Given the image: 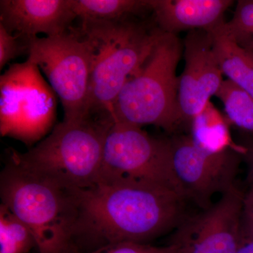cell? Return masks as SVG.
<instances>
[{
    "label": "cell",
    "mask_w": 253,
    "mask_h": 253,
    "mask_svg": "<svg viewBox=\"0 0 253 253\" xmlns=\"http://www.w3.org/2000/svg\"><path fill=\"white\" fill-rule=\"evenodd\" d=\"M172 168L181 193L202 210L212 206L213 196L235 185L242 154L234 149L211 154L200 149L190 136L170 139Z\"/></svg>",
    "instance_id": "obj_9"
},
{
    "label": "cell",
    "mask_w": 253,
    "mask_h": 253,
    "mask_svg": "<svg viewBox=\"0 0 253 253\" xmlns=\"http://www.w3.org/2000/svg\"><path fill=\"white\" fill-rule=\"evenodd\" d=\"M231 0H149L159 29L175 34L189 30L209 31L224 21Z\"/></svg>",
    "instance_id": "obj_13"
},
{
    "label": "cell",
    "mask_w": 253,
    "mask_h": 253,
    "mask_svg": "<svg viewBox=\"0 0 253 253\" xmlns=\"http://www.w3.org/2000/svg\"><path fill=\"white\" fill-rule=\"evenodd\" d=\"M185 66L179 77V104L183 122H191L215 96L223 73L213 49L211 33L189 32L184 40Z\"/></svg>",
    "instance_id": "obj_11"
},
{
    "label": "cell",
    "mask_w": 253,
    "mask_h": 253,
    "mask_svg": "<svg viewBox=\"0 0 253 253\" xmlns=\"http://www.w3.org/2000/svg\"><path fill=\"white\" fill-rule=\"evenodd\" d=\"M64 253H181V250L179 246L173 244L154 246L148 244L123 242L105 245L89 252H84L71 244Z\"/></svg>",
    "instance_id": "obj_20"
},
{
    "label": "cell",
    "mask_w": 253,
    "mask_h": 253,
    "mask_svg": "<svg viewBox=\"0 0 253 253\" xmlns=\"http://www.w3.org/2000/svg\"><path fill=\"white\" fill-rule=\"evenodd\" d=\"M224 21L207 31L223 74L253 97V59L223 28Z\"/></svg>",
    "instance_id": "obj_14"
},
{
    "label": "cell",
    "mask_w": 253,
    "mask_h": 253,
    "mask_svg": "<svg viewBox=\"0 0 253 253\" xmlns=\"http://www.w3.org/2000/svg\"><path fill=\"white\" fill-rule=\"evenodd\" d=\"M236 253H253V241L241 240Z\"/></svg>",
    "instance_id": "obj_24"
},
{
    "label": "cell",
    "mask_w": 253,
    "mask_h": 253,
    "mask_svg": "<svg viewBox=\"0 0 253 253\" xmlns=\"http://www.w3.org/2000/svg\"><path fill=\"white\" fill-rule=\"evenodd\" d=\"M56 94L30 59L0 77V133L27 145L42 140L56 120Z\"/></svg>",
    "instance_id": "obj_6"
},
{
    "label": "cell",
    "mask_w": 253,
    "mask_h": 253,
    "mask_svg": "<svg viewBox=\"0 0 253 253\" xmlns=\"http://www.w3.org/2000/svg\"><path fill=\"white\" fill-rule=\"evenodd\" d=\"M28 59L47 78L59 96L64 111L63 120L91 116L89 113L92 55L91 46L78 28L61 36L31 40Z\"/></svg>",
    "instance_id": "obj_7"
},
{
    "label": "cell",
    "mask_w": 253,
    "mask_h": 253,
    "mask_svg": "<svg viewBox=\"0 0 253 253\" xmlns=\"http://www.w3.org/2000/svg\"><path fill=\"white\" fill-rule=\"evenodd\" d=\"M112 121L89 116L63 120L26 153L8 156L24 167L71 190L97 184L102 168L105 137Z\"/></svg>",
    "instance_id": "obj_4"
},
{
    "label": "cell",
    "mask_w": 253,
    "mask_h": 253,
    "mask_svg": "<svg viewBox=\"0 0 253 253\" xmlns=\"http://www.w3.org/2000/svg\"><path fill=\"white\" fill-rule=\"evenodd\" d=\"M91 46L89 113L111 119L113 104L126 81L144 65L161 30L131 20L81 21L78 28Z\"/></svg>",
    "instance_id": "obj_3"
},
{
    "label": "cell",
    "mask_w": 253,
    "mask_h": 253,
    "mask_svg": "<svg viewBox=\"0 0 253 253\" xmlns=\"http://www.w3.org/2000/svg\"><path fill=\"white\" fill-rule=\"evenodd\" d=\"M73 191L78 210L73 239L83 236L97 248L123 242L148 244L185 219L186 199L156 183L120 178Z\"/></svg>",
    "instance_id": "obj_1"
},
{
    "label": "cell",
    "mask_w": 253,
    "mask_h": 253,
    "mask_svg": "<svg viewBox=\"0 0 253 253\" xmlns=\"http://www.w3.org/2000/svg\"><path fill=\"white\" fill-rule=\"evenodd\" d=\"M215 96L224 105L228 122L253 133V97L229 80L223 81Z\"/></svg>",
    "instance_id": "obj_17"
},
{
    "label": "cell",
    "mask_w": 253,
    "mask_h": 253,
    "mask_svg": "<svg viewBox=\"0 0 253 253\" xmlns=\"http://www.w3.org/2000/svg\"><path fill=\"white\" fill-rule=\"evenodd\" d=\"M241 46L247 51V52L251 55V57L253 59V39L247 42L244 43V44Z\"/></svg>",
    "instance_id": "obj_25"
},
{
    "label": "cell",
    "mask_w": 253,
    "mask_h": 253,
    "mask_svg": "<svg viewBox=\"0 0 253 253\" xmlns=\"http://www.w3.org/2000/svg\"><path fill=\"white\" fill-rule=\"evenodd\" d=\"M182 46L175 34L161 31L152 52L126 81L113 104L111 120L141 126L153 125L168 132L184 123L176 75Z\"/></svg>",
    "instance_id": "obj_5"
},
{
    "label": "cell",
    "mask_w": 253,
    "mask_h": 253,
    "mask_svg": "<svg viewBox=\"0 0 253 253\" xmlns=\"http://www.w3.org/2000/svg\"><path fill=\"white\" fill-rule=\"evenodd\" d=\"M241 238L253 241V187L244 195L241 219Z\"/></svg>",
    "instance_id": "obj_22"
},
{
    "label": "cell",
    "mask_w": 253,
    "mask_h": 253,
    "mask_svg": "<svg viewBox=\"0 0 253 253\" xmlns=\"http://www.w3.org/2000/svg\"><path fill=\"white\" fill-rule=\"evenodd\" d=\"M228 121L211 101L191 121L190 137L200 149L218 154L234 149L246 154L245 146L236 144L231 138Z\"/></svg>",
    "instance_id": "obj_15"
},
{
    "label": "cell",
    "mask_w": 253,
    "mask_h": 253,
    "mask_svg": "<svg viewBox=\"0 0 253 253\" xmlns=\"http://www.w3.org/2000/svg\"><path fill=\"white\" fill-rule=\"evenodd\" d=\"M73 0H1L0 24L30 43L39 34H64L76 19Z\"/></svg>",
    "instance_id": "obj_12"
},
{
    "label": "cell",
    "mask_w": 253,
    "mask_h": 253,
    "mask_svg": "<svg viewBox=\"0 0 253 253\" xmlns=\"http://www.w3.org/2000/svg\"><path fill=\"white\" fill-rule=\"evenodd\" d=\"M246 149V153L244 156L247 157L249 164V180L250 186L253 187V141L248 146H245Z\"/></svg>",
    "instance_id": "obj_23"
},
{
    "label": "cell",
    "mask_w": 253,
    "mask_h": 253,
    "mask_svg": "<svg viewBox=\"0 0 253 253\" xmlns=\"http://www.w3.org/2000/svg\"><path fill=\"white\" fill-rule=\"evenodd\" d=\"M29 42L20 37L10 33L0 24V68L6 63L26 52L28 54Z\"/></svg>",
    "instance_id": "obj_21"
},
{
    "label": "cell",
    "mask_w": 253,
    "mask_h": 253,
    "mask_svg": "<svg viewBox=\"0 0 253 253\" xmlns=\"http://www.w3.org/2000/svg\"><path fill=\"white\" fill-rule=\"evenodd\" d=\"M244 198L234 186L211 207L185 218L170 244L179 246L181 253H236Z\"/></svg>",
    "instance_id": "obj_10"
},
{
    "label": "cell",
    "mask_w": 253,
    "mask_h": 253,
    "mask_svg": "<svg viewBox=\"0 0 253 253\" xmlns=\"http://www.w3.org/2000/svg\"><path fill=\"white\" fill-rule=\"evenodd\" d=\"M120 178L161 184L182 196L172 171L170 139L156 138L141 126L115 121L105 137L99 182Z\"/></svg>",
    "instance_id": "obj_8"
},
{
    "label": "cell",
    "mask_w": 253,
    "mask_h": 253,
    "mask_svg": "<svg viewBox=\"0 0 253 253\" xmlns=\"http://www.w3.org/2000/svg\"><path fill=\"white\" fill-rule=\"evenodd\" d=\"M0 195L1 204L31 231L39 253H64L72 244L78 220L73 190L7 156Z\"/></svg>",
    "instance_id": "obj_2"
},
{
    "label": "cell",
    "mask_w": 253,
    "mask_h": 253,
    "mask_svg": "<svg viewBox=\"0 0 253 253\" xmlns=\"http://www.w3.org/2000/svg\"><path fill=\"white\" fill-rule=\"evenodd\" d=\"M76 18L81 21H113L150 9L149 0H73Z\"/></svg>",
    "instance_id": "obj_16"
},
{
    "label": "cell",
    "mask_w": 253,
    "mask_h": 253,
    "mask_svg": "<svg viewBox=\"0 0 253 253\" xmlns=\"http://www.w3.org/2000/svg\"><path fill=\"white\" fill-rule=\"evenodd\" d=\"M36 246L34 236L7 208L0 207V253H28Z\"/></svg>",
    "instance_id": "obj_18"
},
{
    "label": "cell",
    "mask_w": 253,
    "mask_h": 253,
    "mask_svg": "<svg viewBox=\"0 0 253 253\" xmlns=\"http://www.w3.org/2000/svg\"><path fill=\"white\" fill-rule=\"evenodd\" d=\"M223 28L240 45L253 39V0L238 1L234 16Z\"/></svg>",
    "instance_id": "obj_19"
}]
</instances>
